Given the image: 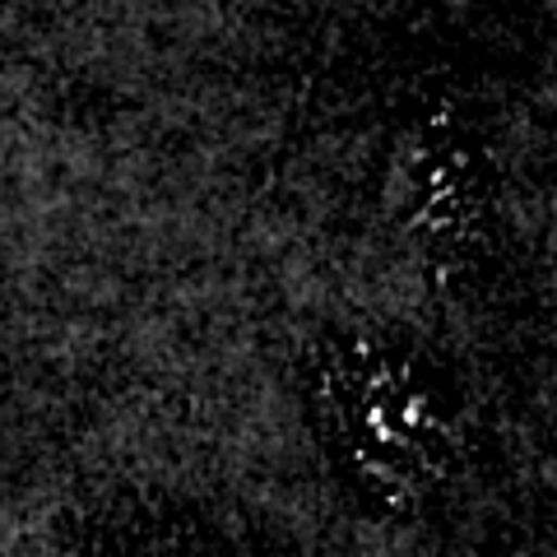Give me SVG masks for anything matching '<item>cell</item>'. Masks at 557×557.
<instances>
[{"instance_id": "obj_1", "label": "cell", "mask_w": 557, "mask_h": 557, "mask_svg": "<svg viewBox=\"0 0 557 557\" xmlns=\"http://www.w3.org/2000/svg\"><path fill=\"white\" fill-rule=\"evenodd\" d=\"M335 413L354 469L381 493L423 502L450 483L460 446L446 399L391 348L354 344L335 358Z\"/></svg>"}]
</instances>
